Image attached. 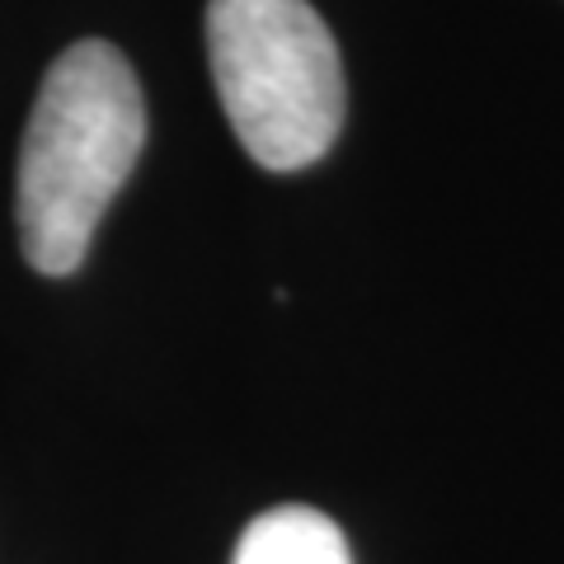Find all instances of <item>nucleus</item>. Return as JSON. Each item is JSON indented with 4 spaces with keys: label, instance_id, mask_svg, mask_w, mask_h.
I'll return each mask as SVG.
<instances>
[{
    "label": "nucleus",
    "instance_id": "obj_1",
    "mask_svg": "<svg viewBox=\"0 0 564 564\" xmlns=\"http://www.w3.org/2000/svg\"><path fill=\"white\" fill-rule=\"evenodd\" d=\"M147 147V99L113 43L85 39L43 76L20 151V240L47 278L85 263L95 226Z\"/></svg>",
    "mask_w": 564,
    "mask_h": 564
},
{
    "label": "nucleus",
    "instance_id": "obj_2",
    "mask_svg": "<svg viewBox=\"0 0 564 564\" xmlns=\"http://www.w3.org/2000/svg\"><path fill=\"white\" fill-rule=\"evenodd\" d=\"M207 57L254 165L306 170L344 128V62L311 0H212Z\"/></svg>",
    "mask_w": 564,
    "mask_h": 564
},
{
    "label": "nucleus",
    "instance_id": "obj_3",
    "mask_svg": "<svg viewBox=\"0 0 564 564\" xmlns=\"http://www.w3.org/2000/svg\"><path fill=\"white\" fill-rule=\"evenodd\" d=\"M231 564H352V560L344 532L325 513L288 503L245 527Z\"/></svg>",
    "mask_w": 564,
    "mask_h": 564
}]
</instances>
